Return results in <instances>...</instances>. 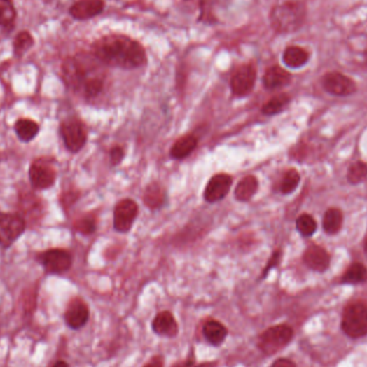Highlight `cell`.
Listing matches in <instances>:
<instances>
[{
    "label": "cell",
    "instance_id": "6da1fadb",
    "mask_svg": "<svg viewBox=\"0 0 367 367\" xmlns=\"http://www.w3.org/2000/svg\"><path fill=\"white\" fill-rule=\"evenodd\" d=\"M92 54L102 64L122 69H137L147 62L142 44L124 35L104 36L96 40Z\"/></svg>",
    "mask_w": 367,
    "mask_h": 367
},
{
    "label": "cell",
    "instance_id": "7a4b0ae2",
    "mask_svg": "<svg viewBox=\"0 0 367 367\" xmlns=\"http://www.w3.org/2000/svg\"><path fill=\"white\" fill-rule=\"evenodd\" d=\"M98 62L92 53H78L67 57L62 64V78L66 85L83 92L90 83L104 78Z\"/></svg>",
    "mask_w": 367,
    "mask_h": 367
},
{
    "label": "cell",
    "instance_id": "3957f363",
    "mask_svg": "<svg viewBox=\"0 0 367 367\" xmlns=\"http://www.w3.org/2000/svg\"><path fill=\"white\" fill-rule=\"evenodd\" d=\"M305 6L298 1H287L276 6L270 14L272 27L278 34H292L303 26Z\"/></svg>",
    "mask_w": 367,
    "mask_h": 367
},
{
    "label": "cell",
    "instance_id": "277c9868",
    "mask_svg": "<svg viewBox=\"0 0 367 367\" xmlns=\"http://www.w3.org/2000/svg\"><path fill=\"white\" fill-rule=\"evenodd\" d=\"M342 328L352 338L367 335V304L362 302L349 304L342 312Z\"/></svg>",
    "mask_w": 367,
    "mask_h": 367
},
{
    "label": "cell",
    "instance_id": "5b68a950",
    "mask_svg": "<svg viewBox=\"0 0 367 367\" xmlns=\"http://www.w3.org/2000/svg\"><path fill=\"white\" fill-rule=\"evenodd\" d=\"M293 335L292 328L287 324H279L264 331L260 335L258 345L263 354L272 356L287 347Z\"/></svg>",
    "mask_w": 367,
    "mask_h": 367
},
{
    "label": "cell",
    "instance_id": "8992f818",
    "mask_svg": "<svg viewBox=\"0 0 367 367\" xmlns=\"http://www.w3.org/2000/svg\"><path fill=\"white\" fill-rule=\"evenodd\" d=\"M25 229V221L19 214L0 212V247H10L21 237Z\"/></svg>",
    "mask_w": 367,
    "mask_h": 367
},
{
    "label": "cell",
    "instance_id": "52a82bcc",
    "mask_svg": "<svg viewBox=\"0 0 367 367\" xmlns=\"http://www.w3.org/2000/svg\"><path fill=\"white\" fill-rule=\"evenodd\" d=\"M29 181L32 188L37 191L51 188L56 181V170L51 160L38 158L32 161L29 168Z\"/></svg>",
    "mask_w": 367,
    "mask_h": 367
},
{
    "label": "cell",
    "instance_id": "ba28073f",
    "mask_svg": "<svg viewBox=\"0 0 367 367\" xmlns=\"http://www.w3.org/2000/svg\"><path fill=\"white\" fill-rule=\"evenodd\" d=\"M60 136L67 149L71 153L80 152L88 140L85 127L76 118H69L60 125Z\"/></svg>",
    "mask_w": 367,
    "mask_h": 367
},
{
    "label": "cell",
    "instance_id": "9c48e42d",
    "mask_svg": "<svg viewBox=\"0 0 367 367\" xmlns=\"http://www.w3.org/2000/svg\"><path fill=\"white\" fill-rule=\"evenodd\" d=\"M38 261L50 274H64L69 271L72 265V257L67 250L54 248L48 249L38 256Z\"/></svg>",
    "mask_w": 367,
    "mask_h": 367
},
{
    "label": "cell",
    "instance_id": "30bf717a",
    "mask_svg": "<svg viewBox=\"0 0 367 367\" xmlns=\"http://www.w3.org/2000/svg\"><path fill=\"white\" fill-rule=\"evenodd\" d=\"M256 80H257V71L253 64H242L232 74L230 86L235 96H247L255 88Z\"/></svg>",
    "mask_w": 367,
    "mask_h": 367
},
{
    "label": "cell",
    "instance_id": "8fae6325",
    "mask_svg": "<svg viewBox=\"0 0 367 367\" xmlns=\"http://www.w3.org/2000/svg\"><path fill=\"white\" fill-rule=\"evenodd\" d=\"M322 88L334 96H350L356 92V84L352 78L340 72H328L321 78Z\"/></svg>",
    "mask_w": 367,
    "mask_h": 367
},
{
    "label": "cell",
    "instance_id": "7c38bea8",
    "mask_svg": "<svg viewBox=\"0 0 367 367\" xmlns=\"http://www.w3.org/2000/svg\"><path fill=\"white\" fill-rule=\"evenodd\" d=\"M138 215V205L130 199L122 200L114 209V228L118 232L131 229Z\"/></svg>",
    "mask_w": 367,
    "mask_h": 367
},
{
    "label": "cell",
    "instance_id": "4fadbf2b",
    "mask_svg": "<svg viewBox=\"0 0 367 367\" xmlns=\"http://www.w3.org/2000/svg\"><path fill=\"white\" fill-rule=\"evenodd\" d=\"M88 318L90 310L85 302H83L81 298H74V301L70 302L64 312V321L72 330L83 328L88 324Z\"/></svg>",
    "mask_w": 367,
    "mask_h": 367
},
{
    "label": "cell",
    "instance_id": "5bb4252c",
    "mask_svg": "<svg viewBox=\"0 0 367 367\" xmlns=\"http://www.w3.org/2000/svg\"><path fill=\"white\" fill-rule=\"evenodd\" d=\"M232 186V177L228 174H216L209 179L205 191L207 202L215 203L223 200Z\"/></svg>",
    "mask_w": 367,
    "mask_h": 367
},
{
    "label": "cell",
    "instance_id": "9a60e30c",
    "mask_svg": "<svg viewBox=\"0 0 367 367\" xmlns=\"http://www.w3.org/2000/svg\"><path fill=\"white\" fill-rule=\"evenodd\" d=\"M104 10V0H78L70 7L69 14L74 20L86 21L102 14Z\"/></svg>",
    "mask_w": 367,
    "mask_h": 367
},
{
    "label": "cell",
    "instance_id": "2e32d148",
    "mask_svg": "<svg viewBox=\"0 0 367 367\" xmlns=\"http://www.w3.org/2000/svg\"><path fill=\"white\" fill-rule=\"evenodd\" d=\"M304 263L312 271L326 272L331 263L328 251L321 246L312 245L305 250L303 255Z\"/></svg>",
    "mask_w": 367,
    "mask_h": 367
},
{
    "label": "cell",
    "instance_id": "e0dca14e",
    "mask_svg": "<svg viewBox=\"0 0 367 367\" xmlns=\"http://www.w3.org/2000/svg\"><path fill=\"white\" fill-rule=\"evenodd\" d=\"M153 330L156 334L167 338H174L179 333V326L170 312H161L155 317Z\"/></svg>",
    "mask_w": 367,
    "mask_h": 367
},
{
    "label": "cell",
    "instance_id": "ac0fdd59",
    "mask_svg": "<svg viewBox=\"0 0 367 367\" xmlns=\"http://www.w3.org/2000/svg\"><path fill=\"white\" fill-rule=\"evenodd\" d=\"M291 81V74L282 67H270L263 76V85L268 90H277L288 85Z\"/></svg>",
    "mask_w": 367,
    "mask_h": 367
},
{
    "label": "cell",
    "instance_id": "d6986e66",
    "mask_svg": "<svg viewBox=\"0 0 367 367\" xmlns=\"http://www.w3.org/2000/svg\"><path fill=\"white\" fill-rule=\"evenodd\" d=\"M308 60H310V54L300 46H288L282 54V60L285 62L286 66L293 68V69L305 66Z\"/></svg>",
    "mask_w": 367,
    "mask_h": 367
},
{
    "label": "cell",
    "instance_id": "ffe728a7",
    "mask_svg": "<svg viewBox=\"0 0 367 367\" xmlns=\"http://www.w3.org/2000/svg\"><path fill=\"white\" fill-rule=\"evenodd\" d=\"M228 330L223 324L216 320H209L203 326V335L207 342L213 346H219L223 344L227 338Z\"/></svg>",
    "mask_w": 367,
    "mask_h": 367
},
{
    "label": "cell",
    "instance_id": "44dd1931",
    "mask_svg": "<svg viewBox=\"0 0 367 367\" xmlns=\"http://www.w3.org/2000/svg\"><path fill=\"white\" fill-rule=\"evenodd\" d=\"M258 188H259L258 179L254 175H248L237 184L235 193V198L241 202L249 201L256 195Z\"/></svg>",
    "mask_w": 367,
    "mask_h": 367
},
{
    "label": "cell",
    "instance_id": "7402d4cb",
    "mask_svg": "<svg viewBox=\"0 0 367 367\" xmlns=\"http://www.w3.org/2000/svg\"><path fill=\"white\" fill-rule=\"evenodd\" d=\"M16 136L22 142L28 143L34 140L39 133L40 127L35 120L21 118L14 125Z\"/></svg>",
    "mask_w": 367,
    "mask_h": 367
},
{
    "label": "cell",
    "instance_id": "603a6c76",
    "mask_svg": "<svg viewBox=\"0 0 367 367\" xmlns=\"http://www.w3.org/2000/svg\"><path fill=\"white\" fill-rule=\"evenodd\" d=\"M198 145V140L193 134L183 137L177 140L171 148L170 155L174 159H184L195 151Z\"/></svg>",
    "mask_w": 367,
    "mask_h": 367
},
{
    "label": "cell",
    "instance_id": "cb8c5ba5",
    "mask_svg": "<svg viewBox=\"0 0 367 367\" xmlns=\"http://www.w3.org/2000/svg\"><path fill=\"white\" fill-rule=\"evenodd\" d=\"M144 203L151 209H159L165 201V193L159 184H152L147 186L144 193Z\"/></svg>",
    "mask_w": 367,
    "mask_h": 367
},
{
    "label": "cell",
    "instance_id": "d4e9b609",
    "mask_svg": "<svg viewBox=\"0 0 367 367\" xmlns=\"http://www.w3.org/2000/svg\"><path fill=\"white\" fill-rule=\"evenodd\" d=\"M367 280V269L362 263H352L342 277V284L359 285Z\"/></svg>",
    "mask_w": 367,
    "mask_h": 367
},
{
    "label": "cell",
    "instance_id": "484cf974",
    "mask_svg": "<svg viewBox=\"0 0 367 367\" xmlns=\"http://www.w3.org/2000/svg\"><path fill=\"white\" fill-rule=\"evenodd\" d=\"M342 221L344 219H342V214L340 209H328L324 214V221H322L324 231L328 235H336L342 229Z\"/></svg>",
    "mask_w": 367,
    "mask_h": 367
},
{
    "label": "cell",
    "instance_id": "4316f807",
    "mask_svg": "<svg viewBox=\"0 0 367 367\" xmlns=\"http://www.w3.org/2000/svg\"><path fill=\"white\" fill-rule=\"evenodd\" d=\"M35 46V39L32 37L28 30H22L14 38L13 43V53L18 57H21L24 54L27 53L32 46Z\"/></svg>",
    "mask_w": 367,
    "mask_h": 367
},
{
    "label": "cell",
    "instance_id": "83f0119b",
    "mask_svg": "<svg viewBox=\"0 0 367 367\" xmlns=\"http://www.w3.org/2000/svg\"><path fill=\"white\" fill-rule=\"evenodd\" d=\"M15 6L13 0H0V27H9L16 20Z\"/></svg>",
    "mask_w": 367,
    "mask_h": 367
},
{
    "label": "cell",
    "instance_id": "f1b7e54d",
    "mask_svg": "<svg viewBox=\"0 0 367 367\" xmlns=\"http://www.w3.org/2000/svg\"><path fill=\"white\" fill-rule=\"evenodd\" d=\"M290 102V97L286 94H280L273 97L271 100L264 104L262 113L264 115H275L282 112Z\"/></svg>",
    "mask_w": 367,
    "mask_h": 367
},
{
    "label": "cell",
    "instance_id": "f546056e",
    "mask_svg": "<svg viewBox=\"0 0 367 367\" xmlns=\"http://www.w3.org/2000/svg\"><path fill=\"white\" fill-rule=\"evenodd\" d=\"M367 179V165L362 161H356L352 163L348 169L347 179L352 185L362 183Z\"/></svg>",
    "mask_w": 367,
    "mask_h": 367
},
{
    "label": "cell",
    "instance_id": "4dcf8cb0",
    "mask_svg": "<svg viewBox=\"0 0 367 367\" xmlns=\"http://www.w3.org/2000/svg\"><path fill=\"white\" fill-rule=\"evenodd\" d=\"M300 181H301V176H300V173L298 171L294 170V169L287 171L282 177V183H280V191L284 195H289V193H293L298 188Z\"/></svg>",
    "mask_w": 367,
    "mask_h": 367
},
{
    "label": "cell",
    "instance_id": "1f68e13d",
    "mask_svg": "<svg viewBox=\"0 0 367 367\" xmlns=\"http://www.w3.org/2000/svg\"><path fill=\"white\" fill-rule=\"evenodd\" d=\"M296 229L303 237H312L317 230L316 221L310 214H302L296 221Z\"/></svg>",
    "mask_w": 367,
    "mask_h": 367
},
{
    "label": "cell",
    "instance_id": "d6a6232c",
    "mask_svg": "<svg viewBox=\"0 0 367 367\" xmlns=\"http://www.w3.org/2000/svg\"><path fill=\"white\" fill-rule=\"evenodd\" d=\"M74 229L76 231L80 232L82 235H92L96 230V221L92 217L90 216H85L82 219H78L76 223H74Z\"/></svg>",
    "mask_w": 367,
    "mask_h": 367
},
{
    "label": "cell",
    "instance_id": "836d02e7",
    "mask_svg": "<svg viewBox=\"0 0 367 367\" xmlns=\"http://www.w3.org/2000/svg\"><path fill=\"white\" fill-rule=\"evenodd\" d=\"M124 156V149H123L122 147H113L112 151H111L110 153L111 163H112V165H118V163L122 162Z\"/></svg>",
    "mask_w": 367,
    "mask_h": 367
},
{
    "label": "cell",
    "instance_id": "e575fe53",
    "mask_svg": "<svg viewBox=\"0 0 367 367\" xmlns=\"http://www.w3.org/2000/svg\"><path fill=\"white\" fill-rule=\"evenodd\" d=\"M280 256H282L280 251H275V253L273 254L271 259H270L269 263H268L265 269H264L263 277H265L266 274L269 273V271H271V269H273L274 266H276L279 263Z\"/></svg>",
    "mask_w": 367,
    "mask_h": 367
},
{
    "label": "cell",
    "instance_id": "d590c367",
    "mask_svg": "<svg viewBox=\"0 0 367 367\" xmlns=\"http://www.w3.org/2000/svg\"><path fill=\"white\" fill-rule=\"evenodd\" d=\"M271 367H296V364L289 359H278L271 365Z\"/></svg>",
    "mask_w": 367,
    "mask_h": 367
},
{
    "label": "cell",
    "instance_id": "8d00e7d4",
    "mask_svg": "<svg viewBox=\"0 0 367 367\" xmlns=\"http://www.w3.org/2000/svg\"><path fill=\"white\" fill-rule=\"evenodd\" d=\"M144 367H163L162 360L161 359H154L148 364L145 365Z\"/></svg>",
    "mask_w": 367,
    "mask_h": 367
},
{
    "label": "cell",
    "instance_id": "74e56055",
    "mask_svg": "<svg viewBox=\"0 0 367 367\" xmlns=\"http://www.w3.org/2000/svg\"><path fill=\"white\" fill-rule=\"evenodd\" d=\"M51 367H69V365L67 364L64 361H57V362L54 363Z\"/></svg>",
    "mask_w": 367,
    "mask_h": 367
},
{
    "label": "cell",
    "instance_id": "f35d334b",
    "mask_svg": "<svg viewBox=\"0 0 367 367\" xmlns=\"http://www.w3.org/2000/svg\"><path fill=\"white\" fill-rule=\"evenodd\" d=\"M364 250H365V253H366V255H367V237H366V240H365Z\"/></svg>",
    "mask_w": 367,
    "mask_h": 367
},
{
    "label": "cell",
    "instance_id": "ab89813d",
    "mask_svg": "<svg viewBox=\"0 0 367 367\" xmlns=\"http://www.w3.org/2000/svg\"><path fill=\"white\" fill-rule=\"evenodd\" d=\"M365 58H366V62H367V48H366V51H365Z\"/></svg>",
    "mask_w": 367,
    "mask_h": 367
}]
</instances>
